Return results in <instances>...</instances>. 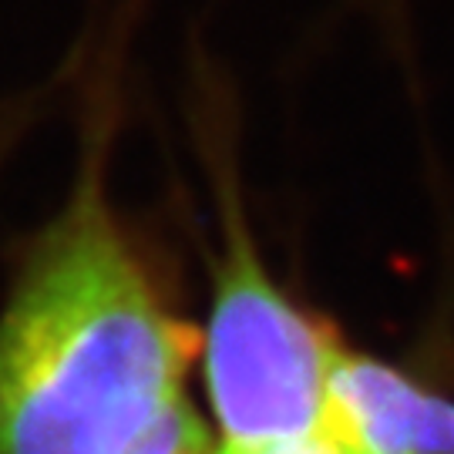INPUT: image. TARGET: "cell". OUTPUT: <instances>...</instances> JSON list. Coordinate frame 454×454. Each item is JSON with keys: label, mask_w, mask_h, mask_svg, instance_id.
Masks as SVG:
<instances>
[{"label": "cell", "mask_w": 454, "mask_h": 454, "mask_svg": "<svg viewBox=\"0 0 454 454\" xmlns=\"http://www.w3.org/2000/svg\"><path fill=\"white\" fill-rule=\"evenodd\" d=\"M192 347L88 179L0 317V454H121L179 397Z\"/></svg>", "instance_id": "1"}, {"label": "cell", "mask_w": 454, "mask_h": 454, "mask_svg": "<svg viewBox=\"0 0 454 454\" xmlns=\"http://www.w3.org/2000/svg\"><path fill=\"white\" fill-rule=\"evenodd\" d=\"M340 347L276 293L243 243L229 249L209 324V394L226 441L309 438L320 431Z\"/></svg>", "instance_id": "2"}, {"label": "cell", "mask_w": 454, "mask_h": 454, "mask_svg": "<svg viewBox=\"0 0 454 454\" xmlns=\"http://www.w3.org/2000/svg\"><path fill=\"white\" fill-rule=\"evenodd\" d=\"M320 434L340 454H454V404L377 360L337 350Z\"/></svg>", "instance_id": "3"}, {"label": "cell", "mask_w": 454, "mask_h": 454, "mask_svg": "<svg viewBox=\"0 0 454 454\" xmlns=\"http://www.w3.org/2000/svg\"><path fill=\"white\" fill-rule=\"evenodd\" d=\"M121 454H212L209 431L199 421L192 407L185 404V397H176L155 418V424L148 427L142 438L129 444Z\"/></svg>", "instance_id": "4"}, {"label": "cell", "mask_w": 454, "mask_h": 454, "mask_svg": "<svg viewBox=\"0 0 454 454\" xmlns=\"http://www.w3.org/2000/svg\"><path fill=\"white\" fill-rule=\"evenodd\" d=\"M219 454H340L326 434H309V438H293V441H262V444H236L226 441V448Z\"/></svg>", "instance_id": "5"}]
</instances>
